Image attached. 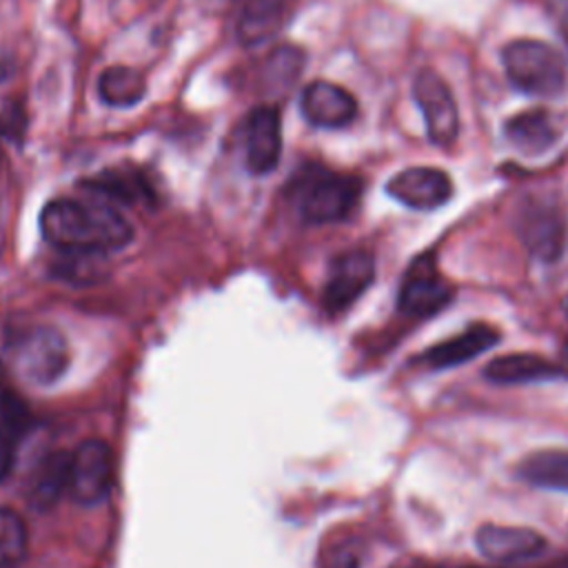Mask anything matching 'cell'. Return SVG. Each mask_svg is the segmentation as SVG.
<instances>
[{"label": "cell", "instance_id": "obj_22", "mask_svg": "<svg viewBox=\"0 0 568 568\" xmlns=\"http://www.w3.org/2000/svg\"><path fill=\"white\" fill-rule=\"evenodd\" d=\"M27 555V526L24 519L11 510L0 508V566H16Z\"/></svg>", "mask_w": 568, "mask_h": 568}, {"label": "cell", "instance_id": "obj_9", "mask_svg": "<svg viewBox=\"0 0 568 568\" xmlns=\"http://www.w3.org/2000/svg\"><path fill=\"white\" fill-rule=\"evenodd\" d=\"M375 280V257L364 248L339 253L324 284V306L331 313L346 311Z\"/></svg>", "mask_w": 568, "mask_h": 568}, {"label": "cell", "instance_id": "obj_7", "mask_svg": "<svg viewBox=\"0 0 568 568\" xmlns=\"http://www.w3.org/2000/svg\"><path fill=\"white\" fill-rule=\"evenodd\" d=\"M453 297L455 288L437 271L433 257L422 255L408 266L399 284L397 308L408 317L424 320L444 311Z\"/></svg>", "mask_w": 568, "mask_h": 568}, {"label": "cell", "instance_id": "obj_13", "mask_svg": "<svg viewBox=\"0 0 568 568\" xmlns=\"http://www.w3.org/2000/svg\"><path fill=\"white\" fill-rule=\"evenodd\" d=\"M300 109L306 122L320 129H344L357 115L355 98L339 84L315 80L304 87Z\"/></svg>", "mask_w": 568, "mask_h": 568}, {"label": "cell", "instance_id": "obj_19", "mask_svg": "<svg viewBox=\"0 0 568 568\" xmlns=\"http://www.w3.org/2000/svg\"><path fill=\"white\" fill-rule=\"evenodd\" d=\"M515 473L535 488L568 493V450H535L517 464Z\"/></svg>", "mask_w": 568, "mask_h": 568}, {"label": "cell", "instance_id": "obj_30", "mask_svg": "<svg viewBox=\"0 0 568 568\" xmlns=\"http://www.w3.org/2000/svg\"><path fill=\"white\" fill-rule=\"evenodd\" d=\"M566 315H568V302H566Z\"/></svg>", "mask_w": 568, "mask_h": 568}, {"label": "cell", "instance_id": "obj_3", "mask_svg": "<svg viewBox=\"0 0 568 568\" xmlns=\"http://www.w3.org/2000/svg\"><path fill=\"white\" fill-rule=\"evenodd\" d=\"M295 204L300 217L308 224H333L346 220L362 195V182L355 175L311 166L295 184Z\"/></svg>", "mask_w": 568, "mask_h": 568}, {"label": "cell", "instance_id": "obj_16", "mask_svg": "<svg viewBox=\"0 0 568 568\" xmlns=\"http://www.w3.org/2000/svg\"><path fill=\"white\" fill-rule=\"evenodd\" d=\"M295 0H246L237 18L240 42L253 47L273 38L286 22Z\"/></svg>", "mask_w": 568, "mask_h": 568}, {"label": "cell", "instance_id": "obj_29", "mask_svg": "<svg viewBox=\"0 0 568 568\" xmlns=\"http://www.w3.org/2000/svg\"><path fill=\"white\" fill-rule=\"evenodd\" d=\"M0 164H2V142H0Z\"/></svg>", "mask_w": 568, "mask_h": 568}, {"label": "cell", "instance_id": "obj_1", "mask_svg": "<svg viewBox=\"0 0 568 568\" xmlns=\"http://www.w3.org/2000/svg\"><path fill=\"white\" fill-rule=\"evenodd\" d=\"M40 231L49 244L69 255H100L126 246L133 229L109 202L51 200L40 213Z\"/></svg>", "mask_w": 568, "mask_h": 568}, {"label": "cell", "instance_id": "obj_12", "mask_svg": "<svg viewBox=\"0 0 568 568\" xmlns=\"http://www.w3.org/2000/svg\"><path fill=\"white\" fill-rule=\"evenodd\" d=\"M282 155V118L275 106H257L244 124V162L253 175L271 173Z\"/></svg>", "mask_w": 568, "mask_h": 568}, {"label": "cell", "instance_id": "obj_15", "mask_svg": "<svg viewBox=\"0 0 568 568\" xmlns=\"http://www.w3.org/2000/svg\"><path fill=\"white\" fill-rule=\"evenodd\" d=\"M484 377L499 386H515L561 377V371L557 362H550L537 353H506L486 364Z\"/></svg>", "mask_w": 568, "mask_h": 568}, {"label": "cell", "instance_id": "obj_4", "mask_svg": "<svg viewBox=\"0 0 568 568\" xmlns=\"http://www.w3.org/2000/svg\"><path fill=\"white\" fill-rule=\"evenodd\" d=\"M16 371L31 384L58 382L69 364V346L62 333L49 326L29 328L13 348Z\"/></svg>", "mask_w": 568, "mask_h": 568}, {"label": "cell", "instance_id": "obj_17", "mask_svg": "<svg viewBox=\"0 0 568 568\" xmlns=\"http://www.w3.org/2000/svg\"><path fill=\"white\" fill-rule=\"evenodd\" d=\"M504 135L521 153L537 155L555 144L559 126L555 124V118L546 109H528L513 115L506 122Z\"/></svg>", "mask_w": 568, "mask_h": 568}, {"label": "cell", "instance_id": "obj_26", "mask_svg": "<svg viewBox=\"0 0 568 568\" xmlns=\"http://www.w3.org/2000/svg\"><path fill=\"white\" fill-rule=\"evenodd\" d=\"M561 29H564V36H566V42H568V4H566V11L561 16Z\"/></svg>", "mask_w": 568, "mask_h": 568}, {"label": "cell", "instance_id": "obj_8", "mask_svg": "<svg viewBox=\"0 0 568 568\" xmlns=\"http://www.w3.org/2000/svg\"><path fill=\"white\" fill-rule=\"evenodd\" d=\"M413 98L422 109L430 142L450 146L459 135V113L444 78L433 69H422L413 82Z\"/></svg>", "mask_w": 568, "mask_h": 568}, {"label": "cell", "instance_id": "obj_28", "mask_svg": "<svg viewBox=\"0 0 568 568\" xmlns=\"http://www.w3.org/2000/svg\"><path fill=\"white\" fill-rule=\"evenodd\" d=\"M404 568H430L428 564H410V566H404Z\"/></svg>", "mask_w": 568, "mask_h": 568}, {"label": "cell", "instance_id": "obj_24", "mask_svg": "<svg viewBox=\"0 0 568 568\" xmlns=\"http://www.w3.org/2000/svg\"><path fill=\"white\" fill-rule=\"evenodd\" d=\"M11 73H13V60H11V55L7 51L0 49V82L9 80Z\"/></svg>", "mask_w": 568, "mask_h": 568}, {"label": "cell", "instance_id": "obj_2", "mask_svg": "<svg viewBox=\"0 0 568 568\" xmlns=\"http://www.w3.org/2000/svg\"><path fill=\"white\" fill-rule=\"evenodd\" d=\"M508 82L535 98H555L566 89L568 69L564 55L541 40H513L501 49Z\"/></svg>", "mask_w": 568, "mask_h": 568}, {"label": "cell", "instance_id": "obj_14", "mask_svg": "<svg viewBox=\"0 0 568 568\" xmlns=\"http://www.w3.org/2000/svg\"><path fill=\"white\" fill-rule=\"evenodd\" d=\"M501 339L499 328L490 324H470L466 331L433 344L426 348L417 362L430 371H444V368H455L459 364H466L488 348H493Z\"/></svg>", "mask_w": 568, "mask_h": 568}, {"label": "cell", "instance_id": "obj_20", "mask_svg": "<svg viewBox=\"0 0 568 568\" xmlns=\"http://www.w3.org/2000/svg\"><path fill=\"white\" fill-rule=\"evenodd\" d=\"M69 470H71V455L64 450H55L36 470L31 486H29V501L38 510L51 508L64 490H69Z\"/></svg>", "mask_w": 568, "mask_h": 568}, {"label": "cell", "instance_id": "obj_27", "mask_svg": "<svg viewBox=\"0 0 568 568\" xmlns=\"http://www.w3.org/2000/svg\"><path fill=\"white\" fill-rule=\"evenodd\" d=\"M546 568H568V561H559V564H552V566H546Z\"/></svg>", "mask_w": 568, "mask_h": 568}, {"label": "cell", "instance_id": "obj_6", "mask_svg": "<svg viewBox=\"0 0 568 568\" xmlns=\"http://www.w3.org/2000/svg\"><path fill=\"white\" fill-rule=\"evenodd\" d=\"M113 486V453L102 439L82 442L71 455L69 495L80 506L106 499Z\"/></svg>", "mask_w": 568, "mask_h": 568}, {"label": "cell", "instance_id": "obj_10", "mask_svg": "<svg viewBox=\"0 0 568 568\" xmlns=\"http://www.w3.org/2000/svg\"><path fill=\"white\" fill-rule=\"evenodd\" d=\"M386 193L415 211H435L453 195L448 173L435 166H408L386 182Z\"/></svg>", "mask_w": 568, "mask_h": 568}, {"label": "cell", "instance_id": "obj_18", "mask_svg": "<svg viewBox=\"0 0 568 568\" xmlns=\"http://www.w3.org/2000/svg\"><path fill=\"white\" fill-rule=\"evenodd\" d=\"M84 189H89L91 193H98L109 204H113V202L140 204V202H151V197H153V189L146 182V178L129 166L126 169L124 166L106 169V171L93 175L91 180H87Z\"/></svg>", "mask_w": 568, "mask_h": 568}, {"label": "cell", "instance_id": "obj_21", "mask_svg": "<svg viewBox=\"0 0 568 568\" xmlns=\"http://www.w3.org/2000/svg\"><path fill=\"white\" fill-rule=\"evenodd\" d=\"M98 95L109 106L129 109V106H135L146 95V80L138 69L115 64L100 73Z\"/></svg>", "mask_w": 568, "mask_h": 568}, {"label": "cell", "instance_id": "obj_23", "mask_svg": "<svg viewBox=\"0 0 568 568\" xmlns=\"http://www.w3.org/2000/svg\"><path fill=\"white\" fill-rule=\"evenodd\" d=\"M18 422L20 417L9 410L4 424L0 428V484L9 477L13 462H16V446H18Z\"/></svg>", "mask_w": 568, "mask_h": 568}, {"label": "cell", "instance_id": "obj_11", "mask_svg": "<svg viewBox=\"0 0 568 568\" xmlns=\"http://www.w3.org/2000/svg\"><path fill=\"white\" fill-rule=\"evenodd\" d=\"M548 541L541 532L528 526L481 524L475 530V548L481 557L497 564L526 561L546 550Z\"/></svg>", "mask_w": 568, "mask_h": 568}, {"label": "cell", "instance_id": "obj_25", "mask_svg": "<svg viewBox=\"0 0 568 568\" xmlns=\"http://www.w3.org/2000/svg\"><path fill=\"white\" fill-rule=\"evenodd\" d=\"M559 371H561V377H568V344H564L561 348V357H559Z\"/></svg>", "mask_w": 568, "mask_h": 568}, {"label": "cell", "instance_id": "obj_31", "mask_svg": "<svg viewBox=\"0 0 568 568\" xmlns=\"http://www.w3.org/2000/svg\"><path fill=\"white\" fill-rule=\"evenodd\" d=\"M468 568H477V566H468Z\"/></svg>", "mask_w": 568, "mask_h": 568}, {"label": "cell", "instance_id": "obj_5", "mask_svg": "<svg viewBox=\"0 0 568 568\" xmlns=\"http://www.w3.org/2000/svg\"><path fill=\"white\" fill-rule=\"evenodd\" d=\"M515 231L528 253L541 262H557L566 246V217L552 202L528 197L515 215Z\"/></svg>", "mask_w": 568, "mask_h": 568}]
</instances>
